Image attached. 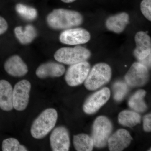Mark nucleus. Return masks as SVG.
Returning <instances> with one entry per match:
<instances>
[{"instance_id":"obj_22","label":"nucleus","mask_w":151,"mask_h":151,"mask_svg":"<svg viewBox=\"0 0 151 151\" xmlns=\"http://www.w3.org/2000/svg\"><path fill=\"white\" fill-rule=\"evenodd\" d=\"M15 9L19 15L26 20H34L37 17V10L32 7L23 4H18L16 6Z\"/></svg>"},{"instance_id":"obj_15","label":"nucleus","mask_w":151,"mask_h":151,"mask_svg":"<svg viewBox=\"0 0 151 151\" xmlns=\"http://www.w3.org/2000/svg\"><path fill=\"white\" fill-rule=\"evenodd\" d=\"M65 70V68L62 64L51 61L40 65L36 70V75L41 79L60 77L64 74Z\"/></svg>"},{"instance_id":"obj_1","label":"nucleus","mask_w":151,"mask_h":151,"mask_svg":"<svg viewBox=\"0 0 151 151\" xmlns=\"http://www.w3.org/2000/svg\"><path fill=\"white\" fill-rule=\"evenodd\" d=\"M49 27L55 30L67 29L82 24L83 17L76 11L64 9H55L46 18Z\"/></svg>"},{"instance_id":"obj_16","label":"nucleus","mask_w":151,"mask_h":151,"mask_svg":"<svg viewBox=\"0 0 151 151\" xmlns=\"http://www.w3.org/2000/svg\"><path fill=\"white\" fill-rule=\"evenodd\" d=\"M129 14L122 12L109 17L105 22L107 29L111 31L121 33L123 32L129 23Z\"/></svg>"},{"instance_id":"obj_20","label":"nucleus","mask_w":151,"mask_h":151,"mask_svg":"<svg viewBox=\"0 0 151 151\" xmlns=\"http://www.w3.org/2000/svg\"><path fill=\"white\" fill-rule=\"evenodd\" d=\"M146 94V91L143 89H140L135 92L128 102L130 108L139 113L145 112L147 109V105L144 100Z\"/></svg>"},{"instance_id":"obj_5","label":"nucleus","mask_w":151,"mask_h":151,"mask_svg":"<svg viewBox=\"0 0 151 151\" xmlns=\"http://www.w3.org/2000/svg\"><path fill=\"white\" fill-rule=\"evenodd\" d=\"M113 130V125L110 120L104 116L95 119L92 127V138L94 147L97 148L105 147L108 144Z\"/></svg>"},{"instance_id":"obj_23","label":"nucleus","mask_w":151,"mask_h":151,"mask_svg":"<svg viewBox=\"0 0 151 151\" xmlns=\"http://www.w3.org/2000/svg\"><path fill=\"white\" fill-rule=\"evenodd\" d=\"M2 150L3 151H27L25 146L21 145L17 139L8 138L3 141Z\"/></svg>"},{"instance_id":"obj_7","label":"nucleus","mask_w":151,"mask_h":151,"mask_svg":"<svg viewBox=\"0 0 151 151\" xmlns=\"http://www.w3.org/2000/svg\"><path fill=\"white\" fill-rule=\"evenodd\" d=\"M90 68V64L86 61L70 65L65 76L68 85L76 86L82 84L87 78Z\"/></svg>"},{"instance_id":"obj_12","label":"nucleus","mask_w":151,"mask_h":151,"mask_svg":"<svg viewBox=\"0 0 151 151\" xmlns=\"http://www.w3.org/2000/svg\"><path fill=\"white\" fill-rule=\"evenodd\" d=\"M136 47L134 55L139 61L151 54V39L150 36L144 31L139 32L135 36Z\"/></svg>"},{"instance_id":"obj_25","label":"nucleus","mask_w":151,"mask_h":151,"mask_svg":"<svg viewBox=\"0 0 151 151\" xmlns=\"http://www.w3.org/2000/svg\"><path fill=\"white\" fill-rule=\"evenodd\" d=\"M141 12L149 21H151V0H143L140 4Z\"/></svg>"},{"instance_id":"obj_8","label":"nucleus","mask_w":151,"mask_h":151,"mask_svg":"<svg viewBox=\"0 0 151 151\" xmlns=\"http://www.w3.org/2000/svg\"><path fill=\"white\" fill-rule=\"evenodd\" d=\"M149 69L139 62L132 64L125 76L127 84L131 87L144 86L148 81Z\"/></svg>"},{"instance_id":"obj_18","label":"nucleus","mask_w":151,"mask_h":151,"mask_svg":"<svg viewBox=\"0 0 151 151\" xmlns=\"http://www.w3.org/2000/svg\"><path fill=\"white\" fill-rule=\"evenodd\" d=\"M15 35L19 42L23 45L31 43L37 36L35 28L31 24H28L23 28L22 27L18 26L14 29Z\"/></svg>"},{"instance_id":"obj_27","label":"nucleus","mask_w":151,"mask_h":151,"mask_svg":"<svg viewBox=\"0 0 151 151\" xmlns=\"http://www.w3.org/2000/svg\"><path fill=\"white\" fill-rule=\"evenodd\" d=\"M8 24L5 19L0 16V35L4 33L7 30Z\"/></svg>"},{"instance_id":"obj_3","label":"nucleus","mask_w":151,"mask_h":151,"mask_svg":"<svg viewBox=\"0 0 151 151\" xmlns=\"http://www.w3.org/2000/svg\"><path fill=\"white\" fill-rule=\"evenodd\" d=\"M112 76V69L107 63H100L94 65L90 70L84 86L89 90H95L107 84Z\"/></svg>"},{"instance_id":"obj_26","label":"nucleus","mask_w":151,"mask_h":151,"mask_svg":"<svg viewBox=\"0 0 151 151\" xmlns=\"http://www.w3.org/2000/svg\"><path fill=\"white\" fill-rule=\"evenodd\" d=\"M143 128L146 132L151 131V115L149 113L145 116L143 120Z\"/></svg>"},{"instance_id":"obj_19","label":"nucleus","mask_w":151,"mask_h":151,"mask_svg":"<svg viewBox=\"0 0 151 151\" xmlns=\"http://www.w3.org/2000/svg\"><path fill=\"white\" fill-rule=\"evenodd\" d=\"M118 121L121 125L132 128L141 123V117L137 112L126 110L119 113Z\"/></svg>"},{"instance_id":"obj_2","label":"nucleus","mask_w":151,"mask_h":151,"mask_svg":"<svg viewBox=\"0 0 151 151\" xmlns=\"http://www.w3.org/2000/svg\"><path fill=\"white\" fill-rule=\"evenodd\" d=\"M57 119V112L54 108L44 110L33 122L30 129L32 136L37 139L45 137L54 128Z\"/></svg>"},{"instance_id":"obj_13","label":"nucleus","mask_w":151,"mask_h":151,"mask_svg":"<svg viewBox=\"0 0 151 151\" xmlns=\"http://www.w3.org/2000/svg\"><path fill=\"white\" fill-rule=\"evenodd\" d=\"M133 140L129 132L124 129H120L110 136L108 144L109 150L121 151L128 147Z\"/></svg>"},{"instance_id":"obj_28","label":"nucleus","mask_w":151,"mask_h":151,"mask_svg":"<svg viewBox=\"0 0 151 151\" xmlns=\"http://www.w3.org/2000/svg\"><path fill=\"white\" fill-rule=\"evenodd\" d=\"M151 54L148 55L147 58L145 59L139 61V62L142 64L143 65H145L146 67L147 68L149 69L151 68Z\"/></svg>"},{"instance_id":"obj_21","label":"nucleus","mask_w":151,"mask_h":151,"mask_svg":"<svg viewBox=\"0 0 151 151\" xmlns=\"http://www.w3.org/2000/svg\"><path fill=\"white\" fill-rule=\"evenodd\" d=\"M73 144L78 151H91L94 147V142L92 137L81 134L73 136Z\"/></svg>"},{"instance_id":"obj_11","label":"nucleus","mask_w":151,"mask_h":151,"mask_svg":"<svg viewBox=\"0 0 151 151\" xmlns=\"http://www.w3.org/2000/svg\"><path fill=\"white\" fill-rule=\"evenodd\" d=\"M52 151H68L70 146L69 132L65 127L60 126L55 129L50 137Z\"/></svg>"},{"instance_id":"obj_24","label":"nucleus","mask_w":151,"mask_h":151,"mask_svg":"<svg viewBox=\"0 0 151 151\" xmlns=\"http://www.w3.org/2000/svg\"><path fill=\"white\" fill-rule=\"evenodd\" d=\"M128 84L122 81L116 82L113 86L114 98L117 101H120L124 99L128 91Z\"/></svg>"},{"instance_id":"obj_10","label":"nucleus","mask_w":151,"mask_h":151,"mask_svg":"<svg viewBox=\"0 0 151 151\" xmlns=\"http://www.w3.org/2000/svg\"><path fill=\"white\" fill-rule=\"evenodd\" d=\"M110 96V89L108 87H104L87 98L83 105V111L89 115L96 113L108 102Z\"/></svg>"},{"instance_id":"obj_17","label":"nucleus","mask_w":151,"mask_h":151,"mask_svg":"<svg viewBox=\"0 0 151 151\" xmlns=\"http://www.w3.org/2000/svg\"><path fill=\"white\" fill-rule=\"evenodd\" d=\"M13 90L9 81L0 80V108L4 111H10L13 109Z\"/></svg>"},{"instance_id":"obj_4","label":"nucleus","mask_w":151,"mask_h":151,"mask_svg":"<svg viewBox=\"0 0 151 151\" xmlns=\"http://www.w3.org/2000/svg\"><path fill=\"white\" fill-rule=\"evenodd\" d=\"M91 55L89 50L83 47H64L59 49L55 53V59L58 62L71 65L87 60Z\"/></svg>"},{"instance_id":"obj_9","label":"nucleus","mask_w":151,"mask_h":151,"mask_svg":"<svg viewBox=\"0 0 151 151\" xmlns=\"http://www.w3.org/2000/svg\"><path fill=\"white\" fill-rule=\"evenodd\" d=\"M91 35L88 31L81 28H74L65 29L59 36L61 43L68 45H78L87 43Z\"/></svg>"},{"instance_id":"obj_14","label":"nucleus","mask_w":151,"mask_h":151,"mask_svg":"<svg viewBox=\"0 0 151 151\" xmlns=\"http://www.w3.org/2000/svg\"><path fill=\"white\" fill-rule=\"evenodd\" d=\"M4 68L9 75L14 77H22L28 72L27 65L18 55H13L7 60Z\"/></svg>"},{"instance_id":"obj_29","label":"nucleus","mask_w":151,"mask_h":151,"mask_svg":"<svg viewBox=\"0 0 151 151\" xmlns=\"http://www.w3.org/2000/svg\"><path fill=\"white\" fill-rule=\"evenodd\" d=\"M62 2L65 3H70L75 1L76 0H61Z\"/></svg>"},{"instance_id":"obj_6","label":"nucleus","mask_w":151,"mask_h":151,"mask_svg":"<svg viewBox=\"0 0 151 151\" xmlns=\"http://www.w3.org/2000/svg\"><path fill=\"white\" fill-rule=\"evenodd\" d=\"M31 85L29 81L22 80L15 84L13 90V105L17 111H24L29 102Z\"/></svg>"}]
</instances>
